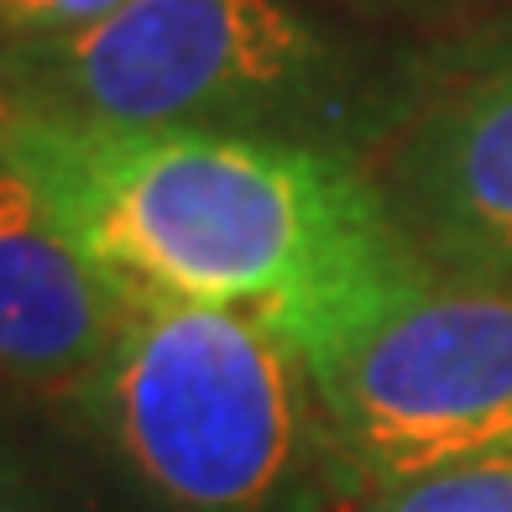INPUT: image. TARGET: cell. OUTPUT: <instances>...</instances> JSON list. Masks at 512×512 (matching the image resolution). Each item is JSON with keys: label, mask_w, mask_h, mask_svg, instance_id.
Instances as JSON below:
<instances>
[{"label": "cell", "mask_w": 512, "mask_h": 512, "mask_svg": "<svg viewBox=\"0 0 512 512\" xmlns=\"http://www.w3.org/2000/svg\"><path fill=\"white\" fill-rule=\"evenodd\" d=\"M0 162L136 298L277 314L403 241L356 152L11 115Z\"/></svg>", "instance_id": "cell-1"}, {"label": "cell", "mask_w": 512, "mask_h": 512, "mask_svg": "<svg viewBox=\"0 0 512 512\" xmlns=\"http://www.w3.org/2000/svg\"><path fill=\"white\" fill-rule=\"evenodd\" d=\"M408 68H371L293 0H121L58 42L0 48L16 115L126 131H246L366 152Z\"/></svg>", "instance_id": "cell-2"}, {"label": "cell", "mask_w": 512, "mask_h": 512, "mask_svg": "<svg viewBox=\"0 0 512 512\" xmlns=\"http://www.w3.org/2000/svg\"><path fill=\"white\" fill-rule=\"evenodd\" d=\"M79 408L162 512H319L345 492L309 361L256 309L131 293Z\"/></svg>", "instance_id": "cell-3"}, {"label": "cell", "mask_w": 512, "mask_h": 512, "mask_svg": "<svg viewBox=\"0 0 512 512\" xmlns=\"http://www.w3.org/2000/svg\"><path fill=\"white\" fill-rule=\"evenodd\" d=\"M267 319L309 361L345 486L512 439V283L434 267L403 236Z\"/></svg>", "instance_id": "cell-4"}, {"label": "cell", "mask_w": 512, "mask_h": 512, "mask_svg": "<svg viewBox=\"0 0 512 512\" xmlns=\"http://www.w3.org/2000/svg\"><path fill=\"white\" fill-rule=\"evenodd\" d=\"M366 173L434 267L512 283V32L408 63Z\"/></svg>", "instance_id": "cell-5"}, {"label": "cell", "mask_w": 512, "mask_h": 512, "mask_svg": "<svg viewBox=\"0 0 512 512\" xmlns=\"http://www.w3.org/2000/svg\"><path fill=\"white\" fill-rule=\"evenodd\" d=\"M126 314L131 293L0 162V387L79 403Z\"/></svg>", "instance_id": "cell-6"}, {"label": "cell", "mask_w": 512, "mask_h": 512, "mask_svg": "<svg viewBox=\"0 0 512 512\" xmlns=\"http://www.w3.org/2000/svg\"><path fill=\"white\" fill-rule=\"evenodd\" d=\"M356 512H512V439L387 481Z\"/></svg>", "instance_id": "cell-7"}, {"label": "cell", "mask_w": 512, "mask_h": 512, "mask_svg": "<svg viewBox=\"0 0 512 512\" xmlns=\"http://www.w3.org/2000/svg\"><path fill=\"white\" fill-rule=\"evenodd\" d=\"M121 0H0V48L16 42H58L105 21Z\"/></svg>", "instance_id": "cell-8"}, {"label": "cell", "mask_w": 512, "mask_h": 512, "mask_svg": "<svg viewBox=\"0 0 512 512\" xmlns=\"http://www.w3.org/2000/svg\"><path fill=\"white\" fill-rule=\"evenodd\" d=\"M345 6L366 21H439L455 0H345Z\"/></svg>", "instance_id": "cell-9"}, {"label": "cell", "mask_w": 512, "mask_h": 512, "mask_svg": "<svg viewBox=\"0 0 512 512\" xmlns=\"http://www.w3.org/2000/svg\"><path fill=\"white\" fill-rule=\"evenodd\" d=\"M0 512H42V497L32 492V481L21 476V465L0 450Z\"/></svg>", "instance_id": "cell-10"}, {"label": "cell", "mask_w": 512, "mask_h": 512, "mask_svg": "<svg viewBox=\"0 0 512 512\" xmlns=\"http://www.w3.org/2000/svg\"><path fill=\"white\" fill-rule=\"evenodd\" d=\"M11 115H16V110H11V100L0 95V136H6V126H11Z\"/></svg>", "instance_id": "cell-11"}]
</instances>
